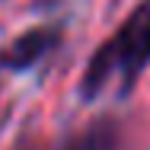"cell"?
I'll return each mask as SVG.
<instances>
[{
    "instance_id": "6da1fadb",
    "label": "cell",
    "mask_w": 150,
    "mask_h": 150,
    "mask_svg": "<svg viewBox=\"0 0 150 150\" xmlns=\"http://www.w3.org/2000/svg\"><path fill=\"white\" fill-rule=\"evenodd\" d=\"M147 61H150V0H144L118 26V32L90 58L83 80H80V93L86 99H96L115 74L121 77V90H128L137 80V74L147 67Z\"/></svg>"
},
{
    "instance_id": "7a4b0ae2",
    "label": "cell",
    "mask_w": 150,
    "mask_h": 150,
    "mask_svg": "<svg viewBox=\"0 0 150 150\" xmlns=\"http://www.w3.org/2000/svg\"><path fill=\"white\" fill-rule=\"evenodd\" d=\"M54 45H58V32H54V29H29V32H23V35L6 48L3 64L13 67V70L32 67L38 58H45Z\"/></svg>"
},
{
    "instance_id": "3957f363",
    "label": "cell",
    "mask_w": 150,
    "mask_h": 150,
    "mask_svg": "<svg viewBox=\"0 0 150 150\" xmlns=\"http://www.w3.org/2000/svg\"><path fill=\"white\" fill-rule=\"evenodd\" d=\"M118 141H121L118 125L102 118V121H96V125H90L86 131H80L64 150H118Z\"/></svg>"
}]
</instances>
